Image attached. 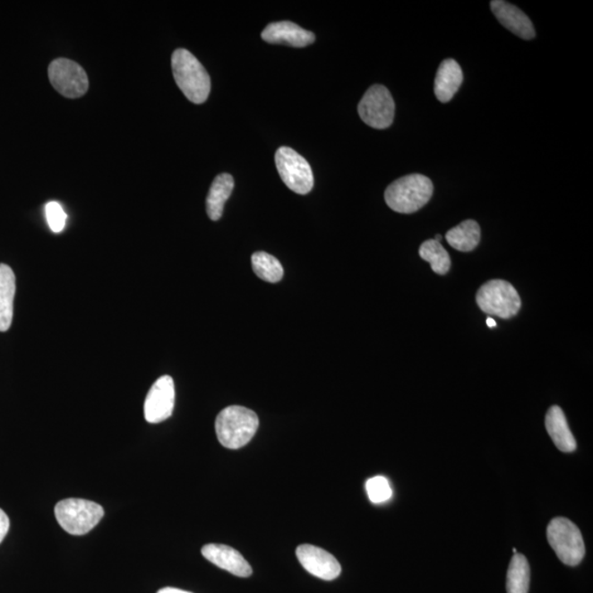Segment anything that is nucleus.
Here are the masks:
<instances>
[{
    "label": "nucleus",
    "instance_id": "1",
    "mask_svg": "<svg viewBox=\"0 0 593 593\" xmlns=\"http://www.w3.org/2000/svg\"><path fill=\"white\" fill-rule=\"evenodd\" d=\"M172 69L176 84L193 104H202L211 90V76L197 57L185 48L173 53Z\"/></svg>",
    "mask_w": 593,
    "mask_h": 593
},
{
    "label": "nucleus",
    "instance_id": "2",
    "mask_svg": "<svg viewBox=\"0 0 593 593\" xmlns=\"http://www.w3.org/2000/svg\"><path fill=\"white\" fill-rule=\"evenodd\" d=\"M434 183L422 174H411L389 185L385 201L389 208L400 213L417 212L430 202Z\"/></svg>",
    "mask_w": 593,
    "mask_h": 593
},
{
    "label": "nucleus",
    "instance_id": "3",
    "mask_svg": "<svg viewBox=\"0 0 593 593\" xmlns=\"http://www.w3.org/2000/svg\"><path fill=\"white\" fill-rule=\"evenodd\" d=\"M259 425V417L254 411L240 406L228 407L216 419L218 440L227 449H241L255 435Z\"/></svg>",
    "mask_w": 593,
    "mask_h": 593
},
{
    "label": "nucleus",
    "instance_id": "4",
    "mask_svg": "<svg viewBox=\"0 0 593 593\" xmlns=\"http://www.w3.org/2000/svg\"><path fill=\"white\" fill-rule=\"evenodd\" d=\"M55 513L61 528L72 536H85L105 515L100 504L76 498L61 500L56 505Z\"/></svg>",
    "mask_w": 593,
    "mask_h": 593
},
{
    "label": "nucleus",
    "instance_id": "5",
    "mask_svg": "<svg viewBox=\"0 0 593 593\" xmlns=\"http://www.w3.org/2000/svg\"><path fill=\"white\" fill-rule=\"evenodd\" d=\"M549 546L567 566L580 565L585 557V543L580 529L566 518L553 519L547 528Z\"/></svg>",
    "mask_w": 593,
    "mask_h": 593
},
{
    "label": "nucleus",
    "instance_id": "6",
    "mask_svg": "<svg viewBox=\"0 0 593 593\" xmlns=\"http://www.w3.org/2000/svg\"><path fill=\"white\" fill-rule=\"evenodd\" d=\"M476 301L485 314L510 319L521 309V299L518 291L508 281L494 279L481 286Z\"/></svg>",
    "mask_w": 593,
    "mask_h": 593
},
{
    "label": "nucleus",
    "instance_id": "7",
    "mask_svg": "<svg viewBox=\"0 0 593 593\" xmlns=\"http://www.w3.org/2000/svg\"><path fill=\"white\" fill-rule=\"evenodd\" d=\"M277 171L286 186L299 194L311 192L314 187V174L305 159L290 148L277 150L275 155Z\"/></svg>",
    "mask_w": 593,
    "mask_h": 593
},
{
    "label": "nucleus",
    "instance_id": "8",
    "mask_svg": "<svg viewBox=\"0 0 593 593\" xmlns=\"http://www.w3.org/2000/svg\"><path fill=\"white\" fill-rule=\"evenodd\" d=\"M395 101L385 86L374 85L358 104V114L374 129H387L395 118Z\"/></svg>",
    "mask_w": 593,
    "mask_h": 593
},
{
    "label": "nucleus",
    "instance_id": "9",
    "mask_svg": "<svg viewBox=\"0 0 593 593\" xmlns=\"http://www.w3.org/2000/svg\"><path fill=\"white\" fill-rule=\"evenodd\" d=\"M47 73L53 87L67 99H80L89 90V77L74 61L57 58L48 66Z\"/></svg>",
    "mask_w": 593,
    "mask_h": 593
},
{
    "label": "nucleus",
    "instance_id": "10",
    "mask_svg": "<svg viewBox=\"0 0 593 593\" xmlns=\"http://www.w3.org/2000/svg\"><path fill=\"white\" fill-rule=\"evenodd\" d=\"M175 385L171 376H162L150 387L144 401V417L149 423H160L173 415Z\"/></svg>",
    "mask_w": 593,
    "mask_h": 593
},
{
    "label": "nucleus",
    "instance_id": "11",
    "mask_svg": "<svg viewBox=\"0 0 593 593\" xmlns=\"http://www.w3.org/2000/svg\"><path fill=\"white\" fill-rule=\"evenodd\" d=\"M296 555L305 570L320 580H333L342 572L338 559L322 548L303 544L296 548Z\"/></svg>",
    "mask_w": 593,
    "mask_h": 593
},
{
    "label": "nucleus",
    "instance_id": "12",
    "mask_svg": "<svg viewBox=\"0 0 593 593\" xmlns=\"http://www.w3.org/2000/svg\"><path fill=\"white\" fill-rule=\"evenodd\" d=\"M490 7L499 22L515 36L524 40H532L536 37L531 19L521 9L503 0H494L490 3Z\"/></svg>",
    "mask_w": 593,
    "mask_h": 593
},
{
    "label": "nucleus",
    "instance_id": "13",
    "mask_svg": "<svg viewBox=\"0 0 593 593\" xmlns=\"http://www.w3.org/2000/svg\"><path fill=\"white\" fill-rule=\"evenodd\" d=\"M202 556L213 565L221 568L237 577L252 575V567L241 554L230 546L222 544H207L202 549Z\"/></svg>",
    "mask_w": 593,
    "mask_h": 593
},
{
    "label": "nucleus",
    "instance_id": "14",
    "mask_svg": "<svg viewBox=\"0 0 593 593\" xmlns=\"http://www.w3.org/2000/svg\"><path fill=\"white\" fill-rule=\"evenodd\" d=\"M262 40L273 45H287L305 47L313 45L315 36L313 32L291 21H280L269 24L262 32Z\"/></svg>",
    "mask_w": 593,
    "mask_h": 593
},
{
    "label": "nucleus",
    "instance_id": "15",
    "mask_svg": "<svg viewBox=\"0 0 593 593\" xmlns=\"http://www.w3.org/2000/svg\"><path fill=\"white\" fill-rule=\"evenodd\" d=\"M463 80V71H461L459 63L453 58H447V60L442 62L439 70H437L434 82L436 99L441 103H449L457 90H460Z\"/></svg>",
    "mask_w": 593,
    "mask_h": 593
},
{
    "label": "nucleus",
    "instance_id": "16",
    "mask_svg": "<svg viewBox=\"0 0 593 593\" xmlns=\"http://www.w3.org/2000/svg\"><path fill=\"white\" fill-rule=\"evenodd\" d=\"M546 425L554 444L563 453H572L576 450L577 443L566 420L565 413L561 408L553 406L546 417Z\"/></svg>",
    "mask_w": 593,
    "mask_h": 593
},
{
    "label": "nucleus",
    "instance_id": "17",
    "mask_svg": "<svg viewBox=\"0 0 593 593\" xmlns=\"http://www.w3.org/2000/svg\"><path fill=\"white\" fill-rule=\"evenodd\" d=\"M16 276L11 267L0 264V332L8 331L13 317Z\"/></svg>",
    "mask_w": 593,
    "mask_h": 593
},
{
    "label": "nucleus",
    "instance_id": "18",
    "mask_svg": "<svg viewBox=\"0 0 593 593\" xmlns=\"http://www.w3.org/2000/svg\"><path fill=\"white\" fill-rule=\"evenodd\" d=\"M233 188H235V179L230 174L223 173L215 178L206 202L207 213L211 220L217 221L222 217L225 203L231 196Z\"/></svg>",
    "mask_w": 593,
    "mask_h": 593
},
{
    "label": "nucleus",
    "instance_id": "19",
    "mask_svg": "<svg viewBox=\"0 0 593 593\" xmlns=\"http://www.w3.org/2000/svg\"><path fill=\"white\" fill-rule=\"evenodd\" d=\"M445 239L453 249L460 252H470L476 249L480 242V227L474 220H466L460 225L451 228L446 233Z\"/></svg>",
    "mask_w": 593,
    "mask_h": 593
},
{
    "label": "nucleus",
    "instance_id": "20",
    "mask_svg": "<svg viewBox=\"0 0 593 593\" xmlns=\"http://www.w3.org/2000/svg\"><path fill=\"white\" fill-rule=\"evenodd\" d=\"M529 578H531V572H529L528 559L522 554L515 553L509 565L507 592L529 593Z\"/></svg>",
    "mask_w": 593,
    "mask_h": 593
},
{
    "label": "nucleus",
    "instance_id": "21",
    "mask_svg": "<svg viewBox=\"0 0 593 593\" xmlns=\"http://www.w3.org/2000/svg\"><path fill=\"white\" fill-rule=\"evenodd\" d=\"M419 255L423 261L430 262L432 270L439 275L449 273L451 269V259L449 253L444 249L441 242L427 240L423 242Z\"/></svg>",
    "mask_w": 593,
    "mask_h": 593
},
{
    "label": "nucleus",
    "instance_id": "22",
    "mask_svg": "<svg viewBox=\"0 0 593 593\" xmlns=\"http://www.w3.org/2000/svg\"><path fill=\"white\" fill-rule=\"evenodd\" d=\"M252 266L261 279L277 283L284 276L283 266L279 260L266 252H256L252 255Z\"/></svg>",
    "mask_w": 593,
    "mask_h": 593
},
{
    "label": "nucleus",
    "instance_id": "23",
    "mask_svg": "<svg viewBox=\"0 0 593 593\" xmlns=\"http://www.w3.org/2000/svg\"><path fill=\"white\" fill-rule=\"evenodd\" d=\"M366 491L373 503H382L391 498L392 490L388 480L382 476H376L367 480Z\"/></svg>",
    "mask_w": 593,
    "mask_h": 593
},
{
    "label": "nucleus",
    "instance_id": "24",
    "mask_svg": "<svg viewBox=\"0 0 593 593\" xmlns=\"http://www.w3.org/2000/svg\"><path fill=\"white\" fill-rule=\"evenodd\" d=\"M46 215L48 227L53 232L60 233L64 230L67 217L60 203L56 202H48L46 207Z\"/></svg>",
    "mask_w": 593,
    "mask_h": 593
},
{
    "label": "nucleus",
    "instance_id": "25",
    "mask_svg": "<svg viewBox=\"0 0 593 593\" xmlns=\"http://www.w3.org/2000/svg\"><path fill=\"white\" fill-rule=\"evenodd\" d=\"M9 527H11V522H9L8 515L0 509V543L6 537Z\"/></svg>",
    "mask_w": 593,
    "mask_h": 593
},
{
    "label": "nucleus",
    "instance_id": "26",
    "mask_svg": "<svg viewBox=\"0 0 593 593\" xmlns=\"http://www.w3.org/2000/svg\"><path fill=\"white\" fill-rule=\"evenodd\" d=\"M158 593H192V592L177 589V588L168 587V588H163V589H160Z\"/></svg>",
    "mask_w": 593,
    "mask_h": 593
},
{
    "label": "nucleus",
    "instance_id": "27",
    "mask_svg": "<svg viewBox=\"0 0 593 593\" xmlns=\"http://www.w3.org/2000/svg\"><path fill=\"white\" fill-rule=\"evenodd\" d=\"M487 325H488L489 328L497 327V323H495V321L493 318H488L487 319Z\"/></svg>",
    "mask_w": 593,
    "mask_h": 593
},
{
    "label": "nucleus",
    "instance_id": "28",
    "mask_svg": "<svg viewBox=\"0 0 593 593\" xmlns=\"http://www.w3.org/2000/svg\"><path fill=\"white\" fill-rule=\"evenodd\" d=\"M434 240L437 241V242H441V240H442V236H441V235H437V236H435V239H434Z\"/></svg>",
    "mask_w": 593,
    "mask_h": 593
}]
</instances>
